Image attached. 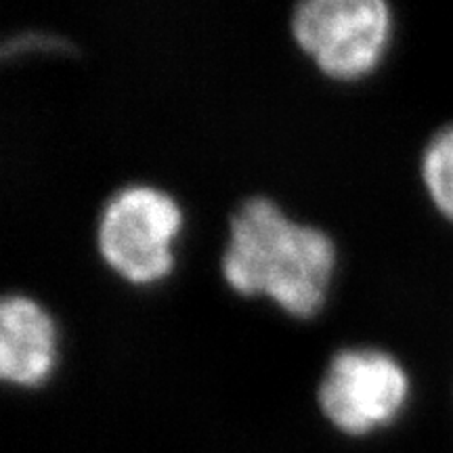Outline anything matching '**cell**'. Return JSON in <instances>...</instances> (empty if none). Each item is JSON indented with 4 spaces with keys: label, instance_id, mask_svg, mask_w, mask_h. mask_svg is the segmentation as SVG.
I'll return each mask as SVG.
<instances>
[{
    "label": "cell",
    "instance_id": "obj_6",
    "mask_svg": "<svg viewBox=\"0 0 453 453\" xmlns=\"http://www.w3.org/2000/svg\"><path fill=\"white\" fill-rule=\"evenodd\" d=\"M420 179L434 211L453 225V122L434 130L424 145Z\"/></svg>",
    "mask_w": 453,
    "mask_h": 453
},
{
    "label": "cell",
    "instance_id": "obj_2",
    "mask_svg": "<svg viewBox=\"0 0 453 453\" xmlns=\"http://www.w3.org/2000/svg\"><path fill=\"white\" fill-rule=\"evenodd\" d=\"M183 211L154 185H124L107 197L97 219V252L105 267L133 286H154L174 269Z\"/></svg>",
    "mask_w": 453,
    "mask_h": 453
},
{
    "label": "cell",
    "instance_id": "obj_3",
    "mask_svg": "<svg viewBox=\"0 0 453 453\" xmlns=\"http://www.w3.org/2000/svg\"><path fill=\"white\" fill-rule=\"evenodd\" d=\"M296 47L330 81H364L382 64L393 38L384 0H307L290 15Z\"/></svg>",
    "mask_w": 453,
    "mask_h": 453
},
{
    "label": "cell",
    "instance_id": "obj_4",
    "mask_svg": "<svg viewBox=\"0 0 453 453\" xmlns=\"http://www.w3.org/2000/svg\"><path fill=\"white\" fill-rule=\"evenodd\" d=\"M410 396L411 380L405 365L378 347L336 350L317 387L321 413L347 437H367L395 424Z\"/></svg>",
    "mask_w": 453,
    "mask_h": 453
},
{
    "label": "cell",
    "instance_id": "obj_1",
    "mask_svg": "<svg viewBox=\"0 0 453 453\" xmlns=\"http://www.w3.org/2000/svg\"><path fill=\"white\" fill-rule=\"evenodd\" d=\"M336 243L324 229L294 220L265 196L229 217L220 273L246 298H269L281 313L311 319L324 309L336 273Z\"/></svg>",
    "mask_w": 453,
    "mask_h": 453
},
{
    "label": "cell",
    "instance_id": "obj_5",
    "mask_svg": "<svg viewBox=\"0 0 453 453\" xmlns=\"http://www.w3.org/2000/svg\"><path fill=\"white\" fill-rule=\"evenodd\" d=\"M57 365L55 319L38 300L7 294L0 300V378L17 388H38Z\"/></svg>",
    "mask_w": 453,
    "mask_h": 453
}]
</instances>
